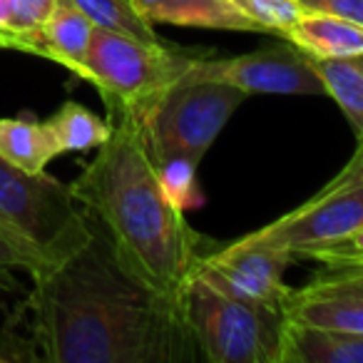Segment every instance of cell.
Returning <instances> with one entry per match:
<instances>
[{"label":"cell","mask_w":363,"mask_h":363,"mask_svg":"<svg viewBox=\"0 0 363 363\" xmlns=\"http://www.w3.org/2000/svg\"><path fill=\"white\" fill-rule=\"evenodd\" d=\"M202 57L177 50L169 43L95 28L82 62V80L100 92L107 112H125L142 122L152 102Z\"/></svg>","instance_id":"4"},{"label":"cell","mask_w":363,"mask_h":363,"mask_svg":"<svg viewBox=\"0 0 363 363\" xmlns=\"http://www.w3.org/2000/svg\"><path fill=\"white\" fill-rule=\"evenodd\" d=\"M356 267H363V262H361V264H356Z\"/></svg>","instance_id":"27"},{"label":"cell","mask_w":363,"mask_h":363,"mask_svg":"<svg viewBox=\"0 0 363 363\" xmlns=\"http://www.w3.org/2000/svg\"><path fill=\"white\" fill-rule=\"evenodd\" d=\"M192 72L234 85L247 95H326L311 57L291 43L222 60L207 55Z\"/></svg>","instance_id":"9"},{"label":"cell","mask_w":363,"mask_h":363,"mask_svg":"<svg viewBox=\"0 0 363 363\" xmlns=\"http://www.w3.org/2000/svg\"><path fill=\"white\" fill-rule=\"evenodd\" d=\"M92 30H95L92 21L72 0H57V6L38 30L21 33V35H0V48L40 55L67 67L72 75L82 77V62L90 48Z\"/></svg>","instance_id":"10"},{"label":"cell","mask_w":363,"mask_h":363,"mask_svg":"<svg viewBox=\"0 0 363 363\" xmlns=\"http://www.w3.org/2000/svg\"><path fill=\"white\" fill-rule=\"evenodd\" d=\"M135 11L145 21L167 23L177 28H204V30L259 33L229 0H132Z\"/></svg>","instance_id":"11"},{"label":"cell","mask_w":363,"mask_h":363,"mask_svg":"<svg viewBox=\"0 0 363 363\" xmlns=\"http://www.w3.org/2000/svg\"><path fill=\"white\" fill-rule=\"evenodd\" d=\"M52 142L57 147V155L65 152H87L97 150L110 137L112 125L92 110H87L80 102H65L60 110L52 112L45 120Z\"/></svg>","instance_id":"17"},{"label":"cell","mask_w":363,"mask_h":363,"mask_svg":"<svg viewBox=\"0 0 363 363\" xmlns=\"http://www.w3.org/2000/svg\"><path fill=\"white\" fill-rule=\"evenodd\" d=\"M294 262L296 259L289 252L242 237L219 249H209L197 262L192 277L229 296L284 308L294 291L284 281V274Z\"/></svg>","instance_id":"8"},{"label":"cell","mask_w":363,"mask_h":363,"mask_svg":"<svg viewBox=\"0 0 363 363\" xmlns=\"http://www.w3.org/2000/svg\"><path fill=\"white\" fill-rule=\"evenodd\" d=\"M55 157L57 147L45 122L28 117H0V160L26 172H45Z\"/></svg>","instance_id":"15"},{"label":"cell","mask_w":363,"mask_h":363,"mask_svg":"<svg viewBox=\"0 0 363 363\" xmlns=\"http://www.w3.org/2000/svg\"><path fill=\"white\" fill-rule=\"evenodd\" d=\"M308 289H326V291H348L363 296V267H343L331 269L328 277H316Z\"/></svg>","instance_id":"23"},{"label":"cell","mask_w":363,"mask_h":363,"mask_svg":"<svg viewBox=\"0 0 363 363\" xmlns=\"http://www.w3.org/2000/svg\"><path fill=\"white\" fill-rule=\"evenodd\" d=\"M247 92L192 70L169 85L142 117V137L152 162L189 157L202 162Z\"/></svg>","instance_id":"6"},{"label":"cell","mask_w":363,"mask_h":363,"mask_svg":"<svg viewBox=\"0 0 363 363\" xmlns=\"http://www.w3.org/2000/svg\"><path fill=\"white\" fill-rule=\"evenodd\" d=\"M33 331L50 363H184L202 358L179 296L140 279L92 222V239L33 277Z\"/></svg>","instance_id":"1"},{"label":"cell","mask_w":363,"mask_h":363,"mask_svg":"<svg viewBox=\"0 0 363 363\" xmlns=\"http://www.w3.org/2000/svg\"><path fill=\"white\" fill-rule=\"evenodd\" d=\"M363 224V145L353 160L321 192L294 212L247 234V242L289 252L294 259L311 257L318 249L338 244Z\"/></svg>","instance_id":"7"},{"label":"cell","mask_w":363,"mask_h":363,"mask_svg":"<svg viewBox=\"0 0 363 363\" xmlns=\"http://www.w3.org/2000/svg\"><path fill=\"white\" fill-rule=\"evenodd\" d=\"M57 0H16L13 3V16L8 28L0 35H21V33H33L48 21Z\"/></svg>","instance_id":"21"},{"label":"cell","mask_w":363,"mask_h":363,"mask_svg":"<svg viewBox=\"0 0 363 363\" xmlns=\"http://www.w3.org/2000/svg\"><path fill=\"white\" fill-rule=\"evenodd\" d=\"M286 43L316 60L363 55V26L328 13L303 11L298 23L289 30Z\"/></svg>","instance_id":"14"},{"label":"cell","mask_w":363,"mask_h":363,"mask_svg":"<svg viewBox=\"0 0 363 363\" xmlns=\"http://www.w3.org/2000/svg\"><path fill=\"white\" fill-rule=\"evenodd\" d=\"M13 3H16V0H0V33L6 30L8 23H11V16H13Z\"/></svg>","instance_id":"26"},{"label":"cell","mask_w":363,"mask_h":363,"mask_svg":"<svg viewBox=\"0 0 363 363\" xmlns=\"http://www.w3.org/2000/svg\"><path fill=\"white\" fill-rule=\"evenodd\" d=\"M38 341L26 338L18 331L16 321H6L0 326V363H21V361H38Z\"/></svg>","instance_id":"22"},{"label":"cell","mask_w":363,"mask_h":363,"mask_svg":"<svg viewBox=\"0 0 363 363\" xmlns=\"http://www.w3.org/2000/svg\"><path fill=\"white\" fill-rule=\"evenodd\" d=\"M286 318L328 331L363 333V296L326 289H296L284 306Z\"/></svg>","instance_id":"12"},{"label":"cell","mask_w":363,"mask_h":363,"mask_svg":"<svg viewBox=\"0 0 363 363\" xmlns=\"http://www.w3.org/2000/svg\"><path fill=\"white\" fill-rule=\"evenodd\" d=\"M244 18L259 28V33H272L286 40L289 30L303 16L298 0H229Z\"/></svg>","instance_id":"20"},{"label":"cell","mask_w":363,"mask_h":363,"mask_svg":"<svg viewBox=\"0 0 363 363\" xmlns=\"http://www.w3.org/2000/svg\"><path fill=\"white\" fill-rule=\"evenodd\" d=\"M0 234L30 262V277H38L90 242L92 219L70 184L0 160Z\"/></svg>","instance_id":"3"},{"label":"cell","mask_w":363,"mask_h":363,"mask_svg":"<svg viewBox=\"0 0 363 363\" xmlns=\"http://www.w3.org/2000/svg\"><path fill=\"white\" fill-rule=\"evenodd\" d=\"M72 3L90 18L95 28L142 38V40H160L155 26L135 11L132 0H72Z\"/></svg>","instance_id":"18"},{"label":"cell","mask_w":363,"mask_h":363,"mask_svg":"<svg viewBox=\"0 0 363 363\" xmlns=\"http://www.w3.org/2000/svg\"><path fill=\"white\" fill-rule=\"evenodd\" d=\"M182 316L209 363H281L286 313L229 296L189 277L179 291Z\"/></svg>","instance_id":"5"},{"label":"cell","mask_w":363,"mask_h":363,"mask_svg":"<svg viewBox=\"0 0 363 363\" xmlns=\"http://www.w3.org/2000/svg\"><path fill=\"white\" fill-rule=\"evenodd\" d=\"M281 363H363V333L328 331L286 318Z\"/></svg>","instance_id":"13"},{"label":"cell","mask_w":363,"mask_h":363,"mask_svg":"<svg viewBox=\"0 0 363 363\" xmlns=\"http://www.w3.org/2000/svg\"><path fill=\"white\" fill-rule=\"evenodd\" d=\"M303 11L313 13H328V16H338L363 26V0H298Z\"/></svg>","instance_id":"24"},{"label":"cell","mask_w":363,"mask_h":363,"mask_svg":"<svg viewBox=\"0 0 363 363\" xmlns=\"http://www.w3.org/2000/svg\"><path fill=\"white\" fill-rule=\"evenodd\" d=\"M8 269H23V272H28V274L33 272L30 262L0 234V272H8Z\"/></svg>","instance_id":"25"},{"label":"cell","mask_w":363,"mask_h":363,"mask_svg":"<svg viewBox=\"0 0 363 363\" xmlns=\"http://www.w3.org/2000/svg\"><path fill=\"white\" fill-rule=\"evenodd\" d=\"M155 167L162 192L179 212L187 214L189 209H197L202 204V192L197 184V162H192L189 157H169V160L157 162Z\"/></svg>","instance_id":"19"},{"label":"cell","mask_w":363,"mask_h":363,"mask_svg":"<svg viewBox=\"0 0 363 363\" xmlns=\"http://www.w3.org/2000/svg\"><path fill=\"white\" fill-rule=\"evenodd\" d=\"M311 62L323 82V92L336 102L351 125L358 145H363V55L331 57V60L311 57Z\"/></svg>","instance_id":"16"},{"label":"cell","mask_w":363,"mask_h":363,"mask_svg":"<svg viewBox=\"0 0 363 363\" xmlns=\"http://www.w3.org/2000/svg\"><path fill=\"white\" fill-rule=\"evenodd\" d=\"M107 122L110 137L70 189L137 277L179 296L197 262L209 252L207 242L162 192L142 122L125 112H107Z\"/></svg>","instance_id":"2"}]
</instances>
